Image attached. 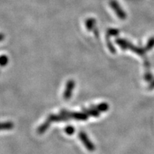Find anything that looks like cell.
<instances>
[{
  "label": "cell",
  "mask_w": 154,
  "mask_h": 154,
  "mask_svg": "<svg viewBox=\"0 0 154 154\" xmlns=\"http://www.w3.org/2000/svg\"><path fill=\"white\" fill-rule=\"evenodd\" d=\"M50 123H51V121H50V120H49V119H47V121H45L43 124H42L41 126L38 127V129H37L38 134H44V133L48 129V128L49 127Z\"/></svg>",
  "instance_id": "8992f818"
},
{
  "label": "cell",
  "mask_w": 154,
  "mask_h": 154,
  "mask_svg": "<svg viewBox=\"0 0 154 154\" xmlns=\"http://www.w3.org/2000/svg\"><path fill=\"white\" fill-rule=\"evenodd\" d=\"M153 47H154V37L151 38L149 40L147 44H146V50H151Z\"/></svg>",
  "instance_id": "4fadbf2b"
},
{
  "label": "cell",
  "mask_w": 154,
  "mask_h": 154,
  "mask_svg": "<svg viewBox=\"0 0 154 154\" xmlns=\"http://www.w3.org/2000/svg\"><path fill=\"white\" fill-rule=\"evenodd\" d=\"M144 78L146 82H151L153 79V76H152V74L150 72H146L145 76H144Z\"/></svg>",
  "instance_id": "2e32d148"
},
{
  "label": "cell",
  "mask_w": 154,
  "mask_h": 154,
  "mask_svg": "<svg viewBox=\"0 0 154 154\" xmlns=\"http://www.w3.org/2000/svg\"><path fill=\"white\" fill-rule=\"evenodd\" d=\"M84 113L88 116H91L94 117H99L100 116V112L96 109H84Z\"/></svg>",
  "instance_id": "ba28073f"
},
{
  "label": "cell",
  "mask_w": 154,
  "mask_h": 154,
  "mask_svg": "<svg viewBox=\"0 0 154 154\" xmlns=\"http://www.w3.org/2000/svg\"><path fill=\"white\" fill-rule=\"evenodd\" d=\"M109 105L108 104V103H105V102L99 103V105H97L96 106V109H97L99 112L100 111H101V112H105V111L109 110Z\"/></svg>",
  "instance_id": "30bf717a"
},
{
  "label": "cell",
  "mask_w": 154,
  "mask_h": 154,
  "mask_svg": "<svg viewBox=\"0 0 154 154\" xmlns=\"http://www.w3.org/2000/svg\"><path fill=\"white\" fill-rule=\"evenodd\" d=\"M110 5L111 8H112L113 9V11L116 12V14L117 16L119 17V19H125L126 18V13L124 12L122 9H121V7L119 6L118 2H117L116 0H111Z\"/></svg>",
  "instance_id": "7a4b0ae2"
},
{
  "label": "cell",
  "mask_w": 154,
  "mask_h": 154,
  "mask_svg": "<svg viewBox=\"0 0 154 154\" xmlns=\"http://www.w3.org/2000/svg\"><path fill=\"white\" fill-rule=\"evenodd\" d=\"M74 131H75V128L73 126H69L65 128V132L69 135H72L74 133Z\"/></svg>",
  "instance_id": "9a60e30c"
},
{
  "label": "cell",
  "mask_w": 154,
  "mask_h": 154,
  "mask_svg": "<svg viewBox=\"0 0 154 154\" xmlns=\"http://www.w3.org/2000/svg\"><path fill=\"white\" fill-rule=\"evenodd\" d=\"M79 139L82 140L84 146H85L86 149H87L88 151L93 152L95 151V146H94V143L90 140L86 133H84V131H81L79 134Z\"/></svg>",
  "instance_id": "6da1fadb"
},
{
  "label": "cell",
  "mask_w": 154,
  "mask_h": 154,
  "mask_svg": "<svg viewBox=\"0 0 154 154\" xmlns=\"http://www.w3.org/2000/svg\"><path fill=\"white\" fill-rule=\"evenodd\" d=\"M9 59L7 56L6 55H2L0 56V66H5L8 63Z\"/></svg>",
  "instance_id": "7c38bea8"
},
{
  "label": "cell",
  "mask_w": 154,
  "mask_h": 154,
  "mask_svg": "<svg viewBox=\"0 0 154 154\" xmlns=\"http://www.w3.org/2000/svg\"><path fill=\"white\" fill-rule=\"evenodd\" d=\"M5 36L3 33H0V42H2L4 39H5Z\"/></svg>",
  "instance_id": "ac0fdd59"
},
{
  "label": "cell",
  "mask_w": 154,
  "mask_h": 154,
  "mask_svg": "<svg viewBox=\"0 0 154 154\" xmlns=\"http://www.w3.org/2000/svg\"><path fill=\"white\" fill-rule=\"evenodd\" d=\"M14 128V124L12 122H2L0 123V131L2 130H11Z\"/></svg>",
  "instance_id": "52a82bcc"
},
{
  "label": "cell",
  "mask_w": 154,
  "mask_h": 154,
  "mask_svg": "<svg viewBox=\"0 0 154 154\" xmlns=\"http://www.w3.org/2000/svg\"><path fill=\"white\" fill-rule=\"evenodd\" d=\"M117 44H119V46H120L121 48H122L123 49H128V45H129V42L126 41V40L124 39H117L116 41Z\"/></svg>",
  "instance_id": "8fae6325"
},
{
  "label": "cell",
  "mask_w": 154,
  "mask_h": 154,
  "mask_svg": "<svg viewBox=\"0 0 154 154\" xmlns=\"http://www.w3.org/2000/svg\"><path fill=\"white\" fill-rule=\"evenodd\" d=\"M119 31L116 29H110L108 30L107 32V36H116L119 34Z\"/></svg>",
  "instance_id": "5bb4252c"
},
{
  "label": "cell",
  "mask_w": 154,
  "mask_h": 154,
  "mask_svg": "<svg viewBox=\"0 0 154 154\" xmlns=\"http://www.w3.org/2000/svg\"><path fill=\"white\" fill-rule=\"evenodd\" d=\"M148 89H149V90L154 89V80L151 83V84H150V85L149 86V87H148Z\"/></svg>",
  "instance_id": "e0dca14e"
},
{
  "label": "cell",
  "mask_w": 154,
  "mask_h": 154,
  "mask_svg": "<svg viewBox=\"0 0 154 154\" xmlns=\"http://www.w3.org/2000/svg\"><path fill=\"white\" fill-rule=\"evenodd\" d=\"M49 120H50L51 122L52 121H67L68 117L66 116L61 114V115H51L49 116Z\"/></svg>",
  "instance_id": "5b68a950"
},
{
  "label": "cell",
  "mask_w": 154,
  "mask_h": 154,
  "mask_svg": "<svg viewBox=\"0 0 154 154\" xmlns=\"http://www.w3.org/2000/svg\"><path fill=\"white\" fill-rule=\"evenodd\" d=\"M61 114L66 116L68 118L75 119L77 121H86L88 119V115L85 113H71L66 111H62Z\"/></svg>",
  "instance_id": "277c9868"
},
{
  "label": "cell",
  "mask_w": 154,
  "mask_h": 154,
  "mask_svg": "<svg viewBox=\"0 0 154 154\" xmlns=\"http://www.w3.org/2000/svg\"><path fill=\"white\" fill-rule=\"evenodd\" d=\"M75 88V82L74 80L70 79L67 82L66 84V88H65L64 93H63V99L66 101H68L71 99L72 95V92L74 88Z\"/></svg>",
  "instance_id": "3957f363"
},
{
  "label": "cell",
  "mask_w": 154,
  "mask_h": 154,
  "mask_svg": "<svg viewBox=\"0 0 154 154\" xmlns=\"http://www.w3.org/2000/svg\"><path fill=\"white\" fill-rule=\"evenodd\" d=\"M96 24V20L93 18H89L86 21L85 25L88 31H91L93 29Z\"/></svg>",
  "instance_id": "9c48e42d"
}]
</instances>
